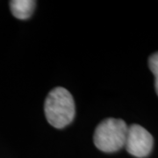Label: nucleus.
Wrapping results in <instances>:
<instances>
[{"label":"nucleus","instance_id":"1","mask_svg":"<svg viewBox=\"0 0 158 158\" xmlns=\"http://www.w3.org/2000/svg\"><path fill=\"white\" fill-rule=\"evenodd\" d=\"M44 112L48 122L54 127L62 129L73 121L76 106L72 95L63 87H56L47 97Z\"/></svg>","mask_w":158,"mask_h":158},{"label":"nucleus","instance_id":"4","mask_svg":"<svg viewBox=\"0 0 158 158\" xmlns=\"http://www.w3.org/2000/svg\"><path fill=\"white\" fill-rule=\"evenodd\" d=\"M36 2L34 0H12L10 7L12 15L18 19H28L34 13Z\"/></svg>","mask_w":158,"mask_h":158},{"label":"nucleus","instance_id":"3","mask_svg":"<svg viewBox=\"0 0 158 158\" xmlns=\"http://www.w3.org/2000/svg\"><path fill=\"white\" fill-rule=\"evenodd\" d=\"M124 147L130 155L135 157H147L152 152L154 138L143 127L133 124L128 127Z\"/></svg>","mask_w":158,"mask_h":158},{"label":"nucleus","instance_id":"2","mask_svg":"<svg viewBox=\"0 0 158 158\" xmlns=\"http://www.w3.org/2000/svg\"><path fill=\"white\" fill-rule=\"evenodd\" d=\"M128 127L121 118L104 119L95 129L93 141L100 151L113 153L125 146Z\"/></svg>","mask_w":158,"mask_h":158},{"label":"nucleus","instance_id":"5","mask_svg":"<svg viewBox=\"0 0 158 158\" xmlns=\"http://www.w3.org/2000/svg\"><path fill=\"white\" fill-rule=\"evenodd\" d=\"M148 66H149L150 70L152 71V73L154 74V76L156 77L155 81L158 82V54L156 52L152 54L149 57Z\"/></svg>","mask_w":158,"mask_h":158}]
</instances>
